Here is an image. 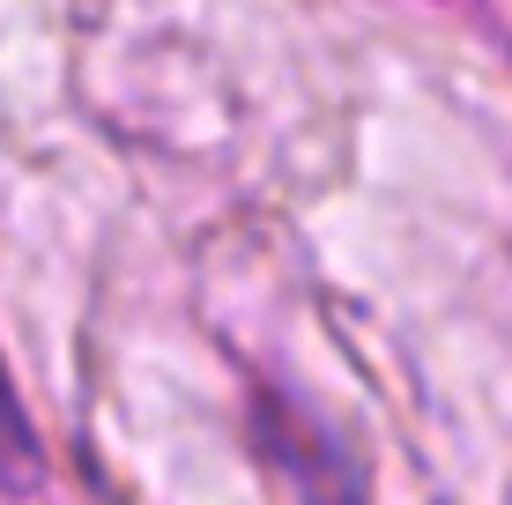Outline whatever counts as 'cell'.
<instances>
[{"instance_id":"1","label":"cell","mask_w":512,"mask_h":505,"mask_svg":"<svg viewBox=\"0 0 512 505\" xmlns=\"http://www.w3.org/2000/svg\"><path fill=\"white\" fill-rule=\"evenodd\" d=\"M0 483H8V491L38 483V439H30V431H23V416H15L8 379H0Z\"/></svg>"}]
</instances>
